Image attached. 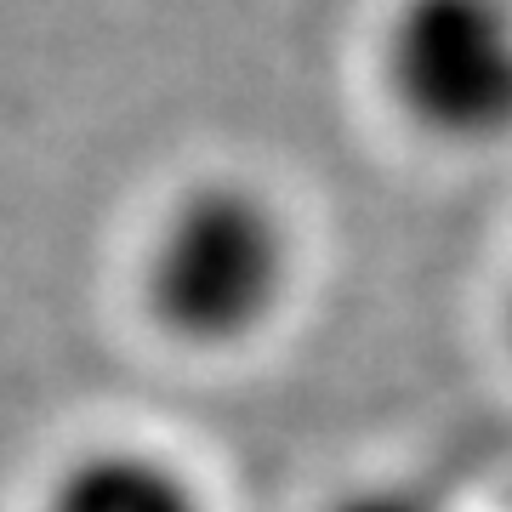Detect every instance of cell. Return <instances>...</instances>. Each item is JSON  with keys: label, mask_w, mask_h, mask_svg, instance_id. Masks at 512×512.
Masks as SVG:
<instances>
[{"label": "cell", "mask_w": 512, "mask_h": 512, "mask_svg": "<svg viewBox=\"0 0 512 512\" xmlns=\"http://www.w3.org/2000/svg\"><path fill=\"white\" fill-rule=\"evenodd\" d=\"M382 69L421 131L501 143L512 137V0H399Z\"/></svg>", "instance_id": "obj_2"}, {"label": "cell", "mask_w": 512, "mask_h": 512, "mask_svg": "<svg viewBox=\"0 0 512 512\" xmlns=\"http://www.w3.org/2000/svg\"><path fill=\"white\" fill-rule=\"evenodd\" d=\"M46 512H205L200 490L171 461L143 450H97L52 484Z\"/></svg>", "instance_id": "obj_3"}, {"label": "cell", "mask_w": 512, "mask_h": 512, "mask_svg": "<svg viewBox=\"0 0 512 512\" xmlns=\"http://www.w3.org/2000/svg\"><path fill=\"white\" fill-rule=\"evenodd\" d=\"M143 291L177 342L234 348L291 291V228L245 183L188 188L148 245Z\"/></svg>", "instance_id": "obj_1"}]
</instances>
